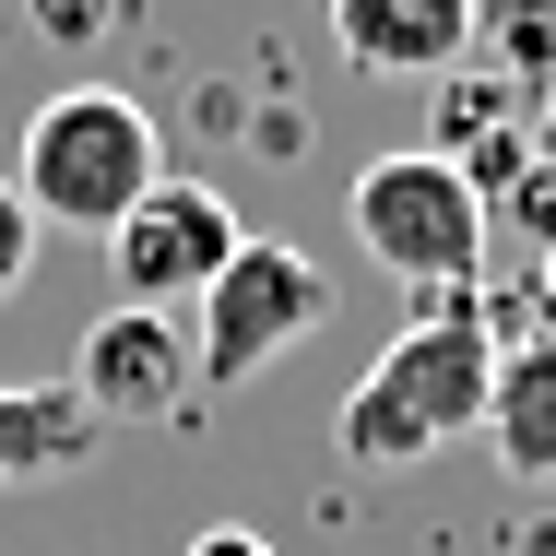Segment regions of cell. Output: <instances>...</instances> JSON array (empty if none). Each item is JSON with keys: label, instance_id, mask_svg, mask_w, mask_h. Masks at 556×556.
<instances>
[{"label": "cell", "instance_id": "1", "mask_svg": "<svg viewBox=\"0 0 556 556\" xmlns=\"http://www.w3.org/2000/svg\"><path fill=\"white\" fill-rule=\"evenodd\" d=\"M497 355H509V332H497L485 296H427L403 332L367 355V379L343 391V415H332L343 473H403V462H427L450 439H485Z\"/></svg>", "mask_w": 556, "mask_h": 556}, {"label": "cell", "instance_id": "2", "mask_svg": "<svg viewBox=\"0 0 556 556\" xmlns=\"http://www.w3.org/2000/svg\"><path fill=\"white\" fill-rule=\"evenodd\" d=\"M12 190H24V214H36V225L118 237V225L166 190V142H154L142 96H118V84H60L48 108L24 118Z\"/></svg>", "mask_w": 556, "mask_h": 556}, {"label": "cell", "instance_id": "3", "mask_svg": "<svg viewBox=\"0 0 556 556\" xmlns=\"http://www.w3.org/2000/svg\"><path fill=\"white\" fill-rule=\"evenodd\" d=\"M355 237H367V261L379 273H403L415 296H473V273H485V202H473V178L450 166V154H379L367 178H355Z\"/></svg>", "mask_w": 556, "mask_h": 556}, {"label": "cell", "instance_id": "4", "mask_svg": "<svg viewBox=\"0 0 556 556\" xmlns=\"http://www.w3.org/2000/svg\"><path fill=\"white\" fill-rule=\"evenodd\" d=\"M332 320V285H320V261L296 249V237H249L237 261L214 273V296L190 308V379H214V391H249L285 343H308Z\"/></svg>", "mask_w": 556, "mask_h": 556}, {"label": "cell", "instance_id": "5", "mask_svg": "<svg viewBox=\"0 0 556 556\" xmlns=\"http://www.w3.org/2000/svg\"><path fill=\"white\" fill-rule=\"evenodd\" d=\"M237 249H249L237 202H225V190H202V178H166V190H154V202L108 237V273L130 285V308H178V296L202 308V296H214V273L237 261Z\"/></svg>", "mask_w": 556, "mask_h": 556}, {"label": "cell", "instance_id": "6", "mask_svg": "<svg viewBox=\"0 0 556 556\" xmlns=\"http://www.w3.org/2000/svg\"><path fill=\"white\" fill-rule=\"evenodd\" d=\"M72 403L96 427H166L190 403V332L166 308H108L72 355Z\"/></svg>", "mask_w": 556, "mask_h": 556}, {"label": "cell", "instance_id": "7", "mask_svg": "<svg viewBox=\"0 0 556 556\" xmlns=\"http://www.w3.org/2000/svg\"><path fill=\"white\" fill-rule=\"evenodd\" d=\"M332 48L355 60V72L450 84L462 48H473V12H462V0H332Z\"/></svg>", "mask_w": 556, "mask_h": 556}, {"label": "cell", "instance_id": "8", "mask_svg": "<svg viewBox=\"0 0 556 556\" xmlns=\"http://www.w3.org/2000/svg\"><path fill=\"white\" fill-rule=\"evenodd\" d=\"M485 450L509 485H556V343L521 332L497 355V391H485Z\"/></svg>", "mask_w": 556, "mask_h": 556}, {"label": "cell", "instance_id": "9", "mask_svg": "<svg viewBox=\"0 0 556 556\" xmlns=\"http://www.w3.org/2000/svg\"><path fill=\"white\" fill-rule=\"evenodd\" d=\"M96 415L72 403V379H36V391H0V485H48L72 462H96Z\"/></svg>", "mask_w": 556, "mask_h": 556}, {"label": "cell", "instance_id": "10", "mask_svg": "<svg viewBox=\"0 0 556 556\" xmlns=\"http://www.w3.org/2000/svg\"><path fill=\"white\" fill-rule=\"evenodd\" d=\"M521 130H533V108H521L497 72H450L439 84V142H427V154L473 166V154H497V142H521Z\"/></svg>", "mask_w": 556, "mask_h": 556}, {"label": "cell", "instance_id": "11", "mask_svg": "<svg viewBox=\"0 0 556 556\" xmlns=\"http://www.w3.org/2000/svg\"><path fill=\"white\" fill-rule=\"evenodd\" d=\"M473 36H485L497 84H509L521 108H545V96H556V0H497Z\"/></svg>", "mask_w": 556, "mask_h": 556}, {"label": "cell", "instance_id": "12", "mask_svg": "<svg viewBox=\"0 0 556 556\" xmlns=\"http://www.w3.org/2000/svg\"><path fill=\"white\" fill-rule=\"evenodd\" d=\"M36 237H48V225L24 214V190L0 178V296H24V273H36Z\"/></svg>", "mask_w": 556, "mask_h": 556}, {"label": "cell", "instance_id": "13", "mask_svg": "<svg viewBox=\"0 0 556 556\" xmlns=\"http://www.w3.org/2000/svg\"><path fill=\"white\" fill-rule=\"evenodd\" d=\"M190 556H285V545L249 533V521H214V533H190Z\"/></svg>", "mask_w": 556, "mask_h": 556}, {"label": "cell", "instance_id": "14", "mask_svg": "<svg viewBox=\"0 0 556 556\" xmlns=\"http://www.w3.org/2000/svg\"><path fill=\"white\" fill-rule=\"evenodd\" d=\"M533 332L556 343V249H545V261H533Z\"/></svg>", "mask_w": 556, "mask_h": 556}, {"label": "cell", "instance_id": "15", "mask_svg": "<svg viewBox=\"0 0 556 556\" xmlns=\"http://www.w3.org/2000/svg\"><path fill=\"white\" fill-rule=\"evenodd\" d=\"M533 154H545V166H556V96H545V108H533Z\"/></svg>", "mask_w": 556, "mask_h": 556}]
</instances>
